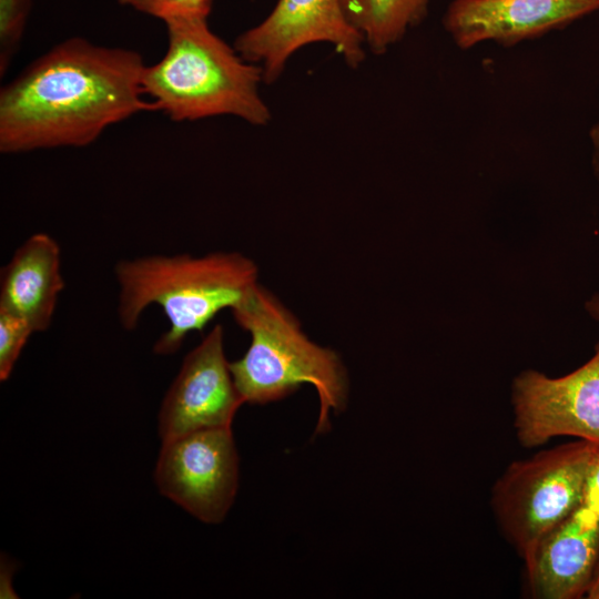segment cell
Wrapping results in <instances>:
<instances>
[{
    "instance_id": "8992f818",
    "label": "cell",
    "mask_w": 599,
    "mask_h": 599,
    "mask_svg": "<svg viewBox=\"0 0 599 599\" xmlns=\"http://www.w3.org/2000/svg\"><path fill=\"white\" fill-rule=\"evenodd\" d=\"M162 495L206 524H219L233 504L238 458L231 426L203 428L162 443L155 466Z\"/></svg>"
},
{
    "instance_id": "8fae6325",
    "label": "cell",
    "mask_w": 599,
    "mask_h": 599,
    "mask_svg": "<svg viewBox=\"0 0 599 599\" xmlns=\"http://www.w3.org/2000/svg\"><path fill=\"white\" fill-rule=\"evenodd\" d=\"M538 599H577L590 588L599 564V520L580 505L546 532L524 558Z\"/></svg>"
},
{
    "instance_id": "d6986e66",
    "label": "cell",
    "mask_w": 599,
    "mask_h": 599,
    "mask_svg": "<svg viewBox=\"0 0 599 599\" xmlns=\"http://www.w3.org/2000/svg\"><path fill=\"white\" fill-rule=\"evenodd\" d=\"M588 315L599 323V292L593 293L585 303Z\"/></svg>"
},
{
    "instance_id": "6da1fadb",
    "label": "cell",
    "mask_w": 599,
    "mask_h": 599,
    "mask_svg": "<svg viewBox=\"0 0 599 599\" xmlns=\"http://www.w3.org/2000/svg\"><path fill=\"white\" fill-rule=\"evenodd\" d=\"M145 65L134 50L79 37L59 42L1 88V153L83 148L109 126L155 111L142 89Z\"/></svg>"
},
{
    "instance_id": "7a4b0ae2",
    "label": "cell",
    "mask_w": 599,
    "mask_h": 599,
    "mask_svg": "<svg viewBox=\"0 0 599 599\" xmlns=\"http://www.w3.org/2000/svg\"><path fill=\"white\" fill-rule=\"evenodd\" d=\"M114 273L123 328L134 329L150 305L164 312L170 326L154 344L158 355L176 353L190 333L240 306L258 285L256 264L237 252L140 256L120 261Z\"/></svg>"
},
{
    "instance_id": "ac0fdd59",
    "label": "cell",
    "mask_w": 599,
    "mask_h": 599,
    "mask_svg": "<svg viewBox=\"0 0 599 599\" xmlns=\"http://www.w3.org/2000/svg\"><path fill=\"white\" fill-rule=\"evenodd\" d=\"M589 141L591 146V166L596 177L599 180V121L590 128Z\"/></svg>"
},
{
    "instance_id": "3957f363",
    "label": "cell",
    "mask_w": 599,
    "mask_h": 599,
    "mask_svg": "<svg viewBox=\"0 0 599 599\" xmlns=\"http://www.w3.org/2000/svg\"><path fill=\"white\" fill-rule=\"evenodd\" d=\"M167 49L142 74L144 95L174 122L220 115L264 126L271 111L260 94V65L243 59L215 34L207 18H181L164 23Z\"/></svg>"
},
{
    "instance_id": "5bb4252c",
    "label": "cell",
    "mask_w": 599,
    "mask_h": 599,
    "mask_svg": "<svg viewBox=\"0 0 599 599\" xmlns=\"http://www.w3.org/2000/svg\"><path fill=\"white\" fill-rule=\"evenodd\" d=\"M31 0H0V75L8 71L20 48L28 19Z\"/></svg>"
},
{
    "instance_id": "52a82bcc",
    "label": "cell",
    "mask_w": 599,
    "mask_h": 599,
    "mask_svg": "<svg viewBox=\"0 0 599 599\" xmlns=\"http://www.w3.org/2000/svg\"><path fill=\"white\" fill-rule=\"evenodd\" d=\"M511 404L517 438L525 447L558 436L599 444V342L586 363L564 376L520 372L512 380Z\"/></svg>"
},
{
    "instance_id": "277c9868",
    "label": "cell",
    "mask_w": 599,
    "mask_h": 599,
    "mask_svg": "<svg viewBox=\"0 0 599 599\" xmlns=\"http://www.w3.org/2000/svg\"><path fill=\"white\" fill-rule=\"evenodd\" d=\"M232 313L251 335L243 357L230 363L244 403L275 402L311 384L319 399L315 433H326L329 412H343L348 402L349 380L339 355L312 342L296 316L260 284Z\"/></svg>"
},
{
    "instance_id": "ba28073f",
    "label": "cell",
    "mask_w": 599,
    "mask_h": 599,
    "mask_svg": "<svg viewBox=\"0 0 599 599\" xmlns=\"http://www.w3.org/2000/svg\"><path fill=\"white\" fill-rule=\"evenodd\" d=\"M317 42L333 45L351 68L365 60V40L348 22L341 0H277L264 20L237 35L233 47L260 65L264 83L272 84L296 51Z\"/></svg>"
},
{
    "instance_id": "30bf717a",
    "label": "cell",
    "mask_w": 599,
    "mask_h": 599,
    "mask_svg": "<svg viewBox=\"0 0 599 599\" xmlns=\"http://www.w3.org/2000/svg\"><path fill=\"white\" fill-rule=\"evenodd\" d=\"M599 10V0H453L443 26L456 45L505 47L534 39Z\"/></svg>"
},
{
    "instance_id": "e0dca14e",
    "label": "cell",
    "mask_w": 599,
    "mask_h": 599,
    "mask_svg": "<svg viewBox=\"0 0 599 599\" xmlns=\"http://www.w3.org/2000/svg\"><path fill=\"white\" fill-rule=\"evenodd\" d=\"M581 505L589 508L599 520V444L588 468Z\"/></svg>"
},
{
    "instance_id": "2e32d148",
    "label": "cell",
    "mask_w": 599,
    "mask_h": 599,
    "mask_svg": "<svg viewBox=\"0 0 599 599\" xmlns=\"http://www.w3.org/2000/svg\"><path fill=\"white\" fill-rule=\"evenodd\" d=\"M34 333L32 326L22 317L0 309V379L7 380L26 345Z\"/></svg>"
},
{
    "instance_id": "7c38bea8",
    "label": "cell",
    "mask_w": 599,
    "mask_h": 599,
    "mask_svg": "<svg viewBox=\"0 0 599 599\" xmlns=\"http://www.w3.org/2000/svg\"><path fill=\"white\" fill-rule=\"evenodd\" d=\"M64 285L59 244L49 234L35 233L1 268L0 309L22 317L34 332L45 331Z\"/></svg>"
},
{
    "instance_id": "9c48e42d",
    "label": "cell",
    "mask_w": 599,
    "mask_h": 599,
    "mask_svg": "<svg viewBox=\"0 0 599 599\" xmlns=\"http://www.w3.org/2000/svg\"><path fill=\"white\" fill-rule=\"evenodd\" d=\"M224 331L215 325L184 358L159 413L163 441L213 427L231 426L244 403L224 354Z\"/></svg>"
},
{
    "instance_id": "9a60e30c",
    "label": "cell",
    "mask_w": 599,
    "mask_h": 599,
    "mask_svg": "<svg viewBox=\"0 0 599 599\" xmlns=\"http://www.w3.org/2000/svg\"><path fill=\"white\" fill-rule=\"evenodd\" d=\"M116 2L160 19L164 23L181 18H209L213 8V0H116Z\"/></svg>"
},
{
    "instance_id": "4fadbf2b",
    "label": "cell",
    "mask_w": 599,
    "mask_h": 599,
    "mask_svg": "<svg viewBox=\"0 0 599 599\" xmlns=\"http://www.w3.org/2000/svg\"><path fill=\"white\" fill-rule=\"evenodd\" d=\"M348 22L374 54L385 53L424 21L429 0H341Z\"/></svg>"
},
{
    "instance_id": "ffe728a7",
    "label": "cell",
    "mask_w": 599,
    "mask_h": 599,
    "mask_svg": "<svg viewBox=\"0 0 599 599\" xmlns=\"http://www.w3.org/2000/svg\"><path fill=\"white\" fill-rule=\"evenodd\" d=\"M587 598L589 599H599V564L597 566L593 580L590 585V588L587 592Z\"/></svg>"
},
{
    "instance_id": "5b68a950",
    "label": "cell",
    "mask_w": 599,
    "mask_h": 599,
    "mask_svg": "<svg viewBox=\"0 0 599 599\" xmlns=\"http://www.w3.org/2000/svg\"><path fill=\"white\" fill-rule=\"evenodd\" d=\"M598 444L578 439L511 463L493 489L497 521L525 558L537 541L582 501Z\"/></svg>"
}]
</instances>
